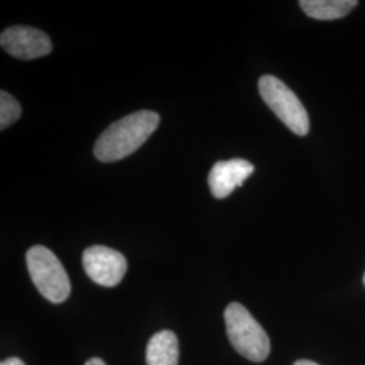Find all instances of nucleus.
Instances as JSON below:
<instances>
[{"instance_id": "obj_5", "label": "nucleus", "mask_w": 365, "mask_h": 365, "mask_svg": "<svg viewBox=\"0 0 365 365\" xmlns=\"http://www.w3.org/2000/svg\"><path fill=\"white\" fill-rule=\"evenodd\" d=\"M83 267L92 282L103 287H115L128 271V261L115 249L95 245L83 253Z\"/></svg>"}, {"instance_id": "obj_6", "label": "nucleus", "mask_w": 365, "mask_h": 365, "mask_svg": "<svg viewBox=\"0 0 365 365\" xmlns=\"http://www.w3.org/2000/svg\"><path fill=\"white\" fill-rule=\"evenodd\" d=\"M1 48L16 58L34 60L52 52L51 38L38 29L13 26L6 29L0 36Z\"/></svg>"}, {"instance_id": "obj_11", "label": "nucleus", "mask_w": 365, "mask_h": 365, "mask_svg": "<svg viewBox=\"0 0 365 365\" xmlns=\"http://www.w3.org/2000/svg\"><path fill=\"white\" fill-rule=\"evenodd\" d=\"M0 365H25V363L18 357H10V359H6L4 361H1Z\"/></svg>"}, {"instance_id": "obj_8", "label": "nucleus", "mask_w": 365, "mask_h": 365, "mask_svg": "<svg viewBox=\"0 0 365 365\" xmlns=\"http://www.w3.org/2000/svg\"><path fill=\"white\" fill-rule=\"evenodd\" d=\"M179 339L170 330H161L149 339L146 348V364L178 365Z\"/></svg>"}, {"instance_id": "obj_4", "label": "nucleus", "mask_w": 365, "mask_h": 365, "mask_svg": "<svg viewBox=\"0 0 365 365\" xmlns=\"http://www.w3.org/2000/svg\"><path fill=\"white\" fill-rule=\"evenodd\" d=\"M259 91L262 101L289 130L300 137L309 133L310 119L304 106L282 80L265 75L259 80Z\"/></svg>"}, {"instance_id": "obj_1", "label": "nucleus", "mask_w": 365, "mask_h": 365, "mask_svg": "<svg viewBox=\"0 0 365 365\" xmlns=\"http://www.w3.org/2000/svg\"><path fill=\"white\" fill-rule=\"evenodd\" d=\"M160 123L155 111H137L107 128L98 138L93 153L102 163H113L130 156L153 134Z\"/></svg>"}, {"instance_id": "obj_7", "label": "nucleus", "mask_w": 365, "mask_h": 365, "mask_svg": "<svg viewBox=\"0 0 365 365\" xmlns=\"http://www.w3.org/2000/svg\"><path fill=\"white\" fill-rule=\"evenodd\" d=\"M255 167L244 158H233L229 161H218L209 173L211 194L217 199L230 195L237 187L242 185L253 173Z\"/></svg>"}, {"instance_id": "obj_13", "label": "nucleus", "mask_w": 365, "mask_h": 365, "mask_svg": "<svg viewBox=\"0 0 365 365\" xmlns=\"http://www.w3.org/2000/svg\"><path fill=\"white\" fill-rule=\"evenodd\" d=\"M294 365H319L317 364V363H314V361H310V360H299V361H297Z\"/></svg>"}, {"instance_id": "obj_10", "label": "nucleus", "mask_w": 365, "mask_h": 365, "mask_svg": "<svg viewBox=\"0 0 365 365\" xmlns=\"http://www.w3.org/2000/svg\"><path fill=\"white\" fill-rule=\"evenodd\" d=\"M22 114V107L9 92H0V129L4 130Z\"/></svg>"}, {"instance_id": "obj_14", "label": "nucleus", "mask_w": 365, "mask_h": 365, "mask_svg": "<svg viewBox=\"0 0 365 365\" xmlns=\"http://www.w3.org/2000/svg\"><path fill=\"white\" fill-rule=\"evenodd\" d=\"M364 284H365V274H364Z\"/></svg>"}, {"instance_id": "obj_12", "label": "nucleus", "mask_w": 365, "mask_h": 365, "mask_svg": "<svg viewBox=\"0 0 365 365\" xmlns=\"http://www.w3.org/2000/svg\"><path fill=\"white\" fill-rule=\"evenodd\" d=\"M86 365H106L105 361L102 359H98V357H93L91 360H88Z\"/></svg>"}, {"instance_id": "obj_9", "label": "nucleus", "mask_w": 365, "mask_h": 365, "mask_svg": "<svg viewBox=\"0 0 365 365\" xmlns=\"http://www.w3.org/2000/svg\"><path fill=\"white\" fill-rule=\"evenodd\" d=\"M299 6L310 18L334 21L344 18L357 6L356 0H300Z\"/></svg>"}, {"instance_id": "obj_3", "label": "nucleus", "mask_w": 365, "mask_h": 365, "mask_svg": "<svg viewBox=\"0 0 365 365\" xmlns=\"http://www.w3.org/2000/svg\"><path fill=\"white\" fill-rule=\"evenodd\" d=\"M26 262L31 280L43 298L52 303H63L68 299L71 282L52 250L36 245L27 250Z\"/></svg>"}, {"instance_id": "obj_2", "label": "nucleus", "mask_w": 365, "mask_h": 365, "mask_svg": "<svg viewBox=\"0 0 365 365\" xmlns=\"http://www.w3.org/2000/svg\"><path fill=\"white\" fill-rule=\"evenodd\" d=\"M226 331L237 352L250 361L261 363L271 352L269 339L247 307L233 302L225 310Z\"/></svg>"}]
</instances>
